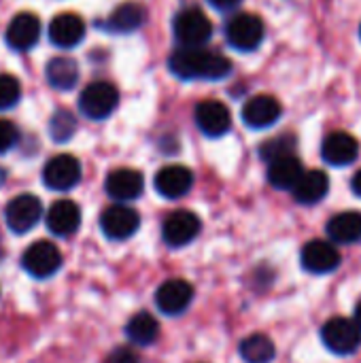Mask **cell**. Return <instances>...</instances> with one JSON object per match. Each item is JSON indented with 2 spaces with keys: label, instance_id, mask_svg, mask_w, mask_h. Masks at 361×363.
Returning <instances> with one entry per match:
<instances>
[{
  "label": "cell",
  "instance_id": "cell-16",
  "mask_svg": "<svg viewBox=\"0 0 361 363\" xmlns=\"http://www.w3.org/2000/svg\"><path fill=\"white\" fill-rule=\"evenodd\" d=\"M49 40L55 47L70 49L79 45L85 36V21L77 13H60L49 21Z\"/></svg>",
  "mask_w": 361,
  "mask_h": 363
},
{
  "label": "cell",
  "instance_id": "cell-20",
  "mask_svg": "<svg viewBox=\"0 0 361 363\" xmlns=\"http://www.w3.org/2000/svg\"><path fill=\"white\" fill-rule=\"evenodd\" d=\"M45 221L55 236H70L81 225V208L72 200H57L49 206Z\"/></svg>",
  "mask_w": 361,
  "mask_h": 363
},
{
  "label": "cell",
  "instance_id": "cell-33",
  "mask_svg": "<svg viewBox=\"0 0 361 363\" xmlns=\"http://www.w3.org/2000/svg\"><path fill=\"white\" fill-rule=\"evenodd\" d=\"M217 11H230V9H236L243 0H209Z\"/></svg>",
  "mask_w": 361,
  "mask_h": 363
},
{
  "label": "cell",
  "instance_id": "cell-6",
  "mask_svg": "<svg viewBox=\"0 0 361 363\" xmlns=\"http://www.w3.org/2000/svg\"><path fill=\"white\" fill-rule=\"evenodd\" d=\"M21 266L34 279H49L62 268V253L53 242L36 240L23 251Z\"/></svg>",
  "mask_w": 361,
  "mask_h": 363
},
{
  "label": "cell",
  "instance_id": "cell-10",
  "mask_svg": "<svg viewBox=\"0 0 361 363\" xmlns=\"http://www.w3.org/2000/svg\"><path fill=\"white\" fill-rule=\"evenodd\" d=\"M138 225H140L138 213L123 204L109 206L100 215V230L111 240H128L130 236L136 234Z\"/></svg>",
  "mask_w": 361,
  "mask_h": 363
},
{
  "label": "cell",
  "instance_id": "cell-30",
  "mask_svg": "<svg viewBox=\"0 0 361 363\" xmlns=\"http://www.w3.org/2000/svg\"><path fill=\"white\" fill-rule=\"evenodd\" d=\"M21 85L11 74H0V111H6L19 102Z\"/></svg>",
  "mask_w": 361,
  "mask_h": 363
},
{
  "label": "cell",
  "instance_id": "cell-9",
  "mask_svg": "<svg viewBox=\"0 0 361 363\" xmlns=\"http://www.w3.org/2000/svg\"><path fill=\"white\" fill-rule=\"evenodd\" d=\"M81 181V164L77 157L62 153L51 157L43 168V183L53 191H68Z\"/></svg>",
  "mask_w": 361,
  "mask_h": 363
},
{
  "label": "cell",
  "instance_id": "cell-34",
  "mask_svg": "<svg viewBox=\"0 0 361 363\" xmlns=\"http://www.w3.org/2000/svg\"><path fill=\"white\" fill-rule=\"evenodd\" d=\"M351 189H353L355 196H360L361 198V168L355 172V177H353V181H351Z\"/></svg>",
  "mask_w": 361,
  "mask_h": 363
},
{
  "label": "cell",
  "instance_id": "cell-23",
  "mask_svg": "<svg viewBox=\"0 0 361 363\" xmlns=\"http://www.w3.org/2000/svg\"><path fill=\"white\" fill-rule=\"evenodd\" d=\"M328 236L336 245H355L361 240V213L345 211L328 221Z\"/></svg>",
  "mask_w": 361,
  "mask_h": 363
},
{
  "label": "cell",
  "instance_id": "cell-5",
  "mask_svg": "<svg viewBox=\"0 0 361 363\" xmlns=\"http://www.w3.org/2000/svg\"><path fill=\"white\" fill-rule=\"evenodd\" d=\"M321 340L323 345L336 353V355H351L360 349L361 328L345 317H334L321 328Z\"/></svg>",
  "mask_w": 361,
  "mask_h": 363
},
{
  "label": "cell",
  "instance_id": "cell-36",
  "mask_svg": "<svg viewBox=\"0 0 361 363\" xmlns=\"http://www.w3.org/2000/svg\"><path fill=\"white\" fill-rule=\"evenodd\" d=\"M360 36H361V26H360Z\"/></svg>",
  "mask_w": 361,
  "mask_h": 363
},
{
  "label": "cell",
  "instance_id": "cell-13",
  "mask_svg": "<svg viewBox=\"0 0 361 363\" xmlns=\"http://www.w3.org/2000/svg\"><path fill=\"white\" fill-rule=\"evenodd\" d=\"M302 268L313 274H330L340 266V253L332 240H313L302 249Z\"/></svg>",
  "mask_w": 361,
  "mask_h": 363
},
{
  "label": "cell",
  "instance_id": "cell-29",
  "mask_svg": "<svg viewBox=\"0 0 361 363\" xmlns=\"http://www.w3.org/2000/svg\"><path fill=\"white\" fill-rule=\"evenodd\" d=\"M294 138L289 136H277V138H270L266 140L262 147H260V155L270 164L274 160H281V157H287V155H294Z\"/></svg>",
  "mask_w": 361,
  "mask_h": 363
},
{
  "label": "cell",
  "instance_id": "cell-14",
  "mask_svg": "<svg viewBox=\"0 0 361 363\" xmlns=\"http://www.w3.org/2000/svg\"><path fill=\"white\" fill-rule=\"evenodd\" d=\"M194 300V287L183 279L164 281L155 291V306L164 315H181Z\"/></svg>",
  "mask_w": 361,
  "mask_h": 363
},
{
  "label": "cell",
  "instance_id": "cell-35",
  "mask_svg": "<svg viewBox=\"0 0 361 363\" xmlns=\"http://www.w3.org/2000/svg\"><path fill=\"white\" fill-rule=\"evenodd\" d=\"M355 323L361 328V302L355 306Z\"/></svg>",
  "mask_w": 361,
  "mask_h": 363
},
{
  "label": "cell",
  "instance_id": "cell-27",
  "mask_svg": "<svg viewBox=\"0 0 361 363\" xmlns=\"http://www.w3.org/2000/svg\"><path fill=\"white\" fill-rule=\"evenodd\" d=\"M238 353L245 363H270L277 357V347L266 334H251L240 342Z\"/></svg>",
  "mask_w": 361,
  "mask_h": 363
},
{
  "label": "cell",
  "instance_id": "cell-1",
  "mask_svg": "<svg viewBox=\"0 0 361 363\" xmlns=\"http://www.w3.org/2000/svg\"><path fill=\"white\" fill-rule=\"evenodd\" d=\"M168 68L183 81H221L232 72V62L204 47H179L168 57Z\"/></svg>",
  "mask_w": 361,
  "mask_h": 363
},
{
  "label": "cell",
  "instance_id": "cell-25",
  "mask_svg": "<svg viewBox=\"0 0 361 363\" xmlns=\"http://www.w3.org/2000/svg\"><path fill=\"white\" fill-rule=\"evenodd\" d=\"M45 77L53 89L68 91L79 83V66L72 57H53L45 68Z\"/></svg>",
  "mask_w": 361,
  "mask_h": 363
},
{
  "label": "cell",
  "instance_id": "cell-11",
  "mask_svg": "<svg viewBox=\"0 0 361 363\" xmlns=\"http://www.w3.org/2000/svg\"><path fill=\"white\" fill-rule=\"evenodd\" d=\"M281 115H283L281 102L268 94L253 96L243 106V121L253 130H266L274 125L281 119Z\"/></svg>",
  "mask_w": 361,
  "mask_h": 363
},
{
  "label": "cell",
  "instance_id": "cell-18",
  "mask_svg": "<svg viewBox=\"0 0 361 363\" xmlns=\"http://www.w3.org/2000/svg\"><path fill=\"white\" fill-rule=\"evenodd\" d=\"M360 155V143L347 132H332L321 145V157L336 168L349 166Z\"/></svg>",
  "mask_w": 361,
  "mask_h": 363
},
{
  "label": "cell",
  "instance_id": "cell-2",
  "mask_svg": "<svg viewBox=\"0 0 361 363\" xmlns=\"http://www.w3.org/2000/svg\"><path fill=\"white\" fill-rule=\"evenodd\" d=\"M172 32L179 47H204L213 36V23L202 9L189 6L177 13Z\"/></svg>",
  "mask_w": 361,
  "mask_h": 363
},
{
  "label": "cell",
  "instance_id": "cell-19",
  "mask_svg": "<svg viewBox=\"0 0 361 363\" xmlns=\"http://www.w3.org/2000/svg\"><path fill=\"white\" fill-rule=\"evenodd\" d=\"M104 189H106V194L113 200H117V202H130V200H136L143 194L145 179H143V174L138 170L117 168V170H113L106 177Z\"/></svg>",
  "mask_w": 361,
  "mask_h": 363
},
{
  "label": "cell",
  "instance_id": "cell-24",
  "mask_svg": "<svg viewBox=\"0 0 361 363\" xmlns=\"http://www.w3.org/2000/svg\"><path fill=\"white\" fill-rule=\"evenodd\" d=\"M330 191V179L321 170H309L302 174L298 185L294 187V198L300 204H317L321 202Z\"/></svg>",
  "mask_w": 361,
  "mask_h": 363
},
{
  "label": "cell",
  "instance_id": "cell-12",
  "mask_svg": "<svg viewBox=\"0 0 361 363\" xmlns=\"http://www.w3.org/2000/svg\"><path fill=\"white\" fill-rule=\"evenodd\" d=\"M196 125L209 138H219L230 132L232 115L230 108L219 100H204L196 106Z\"/></svg>",
  "mask_w": 361,
  "mask_h": 363
},
{
  "label": "cell",
  "instance_id": "cell-32",
  "mask_svg": "<svg viewBox=\"0 0 361 363\" xmlns=\"http://www.w3.org/2000/svg\"><path fill=\"white\" fill-rule=\"evenodd\" d=\"M104 363H140V359H138V355L132 349L119 347V349H115V351L109 353V357H106Z\"/></svg>",
  "mask_w": 361,
  "mask_h": 363
},
{
  "label": "cell",
  "instance_id": "cell-15",
  "mask_svg": "<svg viewBox=\"0 0 361 363\" xmlns=\"http://www.w3.org/2000/svg\"><path fill=\"white\" fill-rule=\"evenodd\" d=\"M40 38V21L34 13H17L6 26V45L15 51L32 49Z\"/></svg>",
  "mask_w": 361,
  "mask_h": 363
},
{
  "label": "cell",
  "instance_id": "cell-17",
  "mask_svg": "<svg viewBox=\"0 0 361 363\" xmlns=\"http://www.w3.org/2000/svg\"><path fill=\"white\" fill-rule=\"evenodd\" d=\"M157 194L166 200H177V198H183L191 185H194V174L189 168L185 166H179V164H172V166H164L157 174H155V181H153Z\"/></svg>",
  "mask_w": 361,
  "mask_h": 363
},
{
  "label": "cell",
  "instance_id": "cell-21",
  "mask_svg": "<svg viewBox=\"0 0 361 363\" xmlns=\"http://www.w3.org/2000/svg\"><path fill=\"white\" fill-rule=\"evenodd\" d=\"M145 19H147V11L143 4L123 2L109 15L104 28L113 34H132L145 23Z\"/></svg>",
  "mask_w": 361,
  "mask_h": 363
},
{
  "label": "cell",
  "instance_id": "cell-7",
  "mask_svg": "<svg viewBox=\"0 0 361 363\" xmlns=\"http://www.w3.org/2000/svg\"><path fill=\"white\" fill-rule=\"evenodd\" d=\"M43 217V204L36 196L32 194H19L15 196L4 211V219L11 232L15 234H26L30 232Z\"/></svg>",
  "mask_w": 361,
  "mask_h": 363
},
{
  "label": "cell",
  "instance_id": "cell-22",
  "mask_svg": "<svg viewBox=\"0 0 361 363\" xmlns=\"http://www.w3.org/2000/svg\"><path fill=\"white\" fill-rule=\"evenodd\" d=\"M302 174H304V168L296 155H287L268 164V183L283 191H294Z\"/></svg>",
  "mask_w": 361,
  "mask_h": 363
},
{
  "label": "cell",
  "instance_id": "cell-4",
  "mask_svg": "<svg viewBox=\"0 0 361 363\" xmlns=\"http://www.w3.org/2000/svg\"><path fill=\"white\" fill-rule=\"evenodd\" d=\"M264 21L253 13H238L226 26V38L236 51H255L264 40Z\"/></svg>",
  "mask_w": 361,
  "mask_h": 363
},
{
  "label": "cell",
  "instance_id": "cell-31",
  "mask_svg": "<svg viewBox=\"0 0 361 363\" xmlns=\"http://www.w3.org/2000/svg\"><path fill=\"white\" fill-rule=\"evenodd\" d=\"M19 140V132L17 128L6 121V119H0V155L6 153L9 149H13Z\"/></svg>",
  "mask_w": 361,
  "mask_h": 363
},
{
  "label": "cell",
  "instance_id": "cell-3",
  "mask_svg": "<svg viewBox=\"0 0 361 363\" xmlns=\"http://www.w3.org/2000/svg\"><path fill=\"white\" fill-rule=\"evenodd\" d=\"M119 104V91L113 83L94 81L79 96V111L87 119H106Z\"/></svg>",
  "mask_w": 361,
  "mask_h": 363
},
{
  "label": "cell",
  "instance_id": "cell-26",
  "mask_svg": "<svg viewBox=\"0 0 361 363\" xmlns=\"http://www.w3.org/2000/svg\"><path fill=\"white\" fill-rule=\"evenodd\" d=\"M126 336L132 345L136 347H149L157 340L160 336V323L153 315L149 313H138L134 315L128 325H126Z\"/></svg>",
  "mask_w": 361,
  "mask_h": 363
},
{
  "label": "cell",
  "instance_id": "cell-28",
  "mask_svg": "<svg viewBox=\"0 0 361 363\" xmlns=\"http://www.w3.org/2000/svg\"><path fill=\"white\" fill-rule=\"evenodd\" d=\"M77 130V119L70 111L62 108V111H55L51 121H49V134L55 143H66L72 138Z\"/></svg>",
  "mask_w": 361,
  "mask_h": 363
},
{
  "label": "cell",
  "instance_id": "cell-8",
  "mask_svg": "<svg viewBox=\"0 0 361 363\" xmlns=\"http://www.w3.org/2000/svg\"><path fill=\"white\" fill-rule=\"evenodd\" d=\"M200 217L191 211H174L166 217L164 225H162V236L164 242L172 249H181L189 242L196 240V236L200 234Z\"/></svg>",
  "mask_w": 361,
  "mask_h": 363
}]
</instances>
